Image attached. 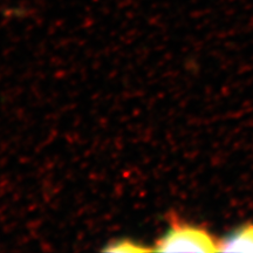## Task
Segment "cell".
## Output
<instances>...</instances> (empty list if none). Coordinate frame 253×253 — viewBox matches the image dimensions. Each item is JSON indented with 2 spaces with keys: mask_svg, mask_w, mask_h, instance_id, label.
<instances>
[{
  "mask_svg": "<svg viewBox=\"0 0 253 253\" xmlns=\"http://www.w3.org/2000/svg\"><path fill=\"white\" fill-rule=\"evenodd\" d=\"M104 251L115 252V253H131V252H147V251H150V249L137 244V243L131 242V240H120V242L110 244L108 248L104 249Z\"/></svg>",
  "mask_w": 253,
  "mask_h": 253,
  "instance_id": "cell-3",
  "label": "cell"
},
{
  "mask_svg": "<svg viewBox=\"0 0 253 253\" xmlns=\"http://www.w3.org/2000/svg\"><path fill=\"white\" fill-rule=\"evenodd\" d=\"M155 251L214 252L218 251V242L203 227L176 223L156 243Z\"/></svg>",
  "mask_w": 253,
  "mask_h": 253,
  "instance_id": "cell-1",
  "label": "cell"
},
{
  "mask_svg": "<svg viewBox=\"0 0 253 253\" xmlns=\"http://www.w3.org/2000/svg\"><path fill=\"white\" fill-rule=\"evenodd\" d=\"M218 251L253 252V224L243 225L218 242Z\"/></svg>",
  "mask_w": 253,
  "mask_h": 253,
  "instance_id": "cell-2",
  "label": "cell"
}]
</instances>
